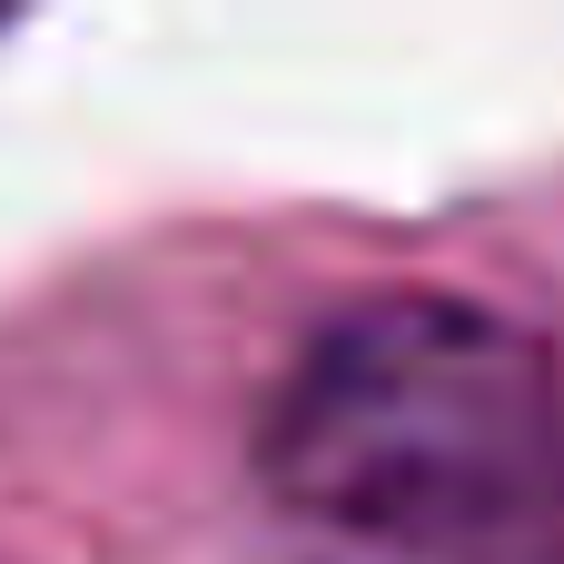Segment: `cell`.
<instances>
[{
    "mask_svg": "<svg viewBox=\"0 0 564 564\" xmlns=\"http://www.w3.org/2000/svg\"><path fill=\"white\" fill-rule=\"evenodd\" d=\"M268 496L357 564H564V367L466 297H377L307 337Z\"/></svg>",
    "mask_w": 564,
    "mask_h": 564,
    "instance_id": "obj_1",
    "label": "cell"
}]
</instances>
